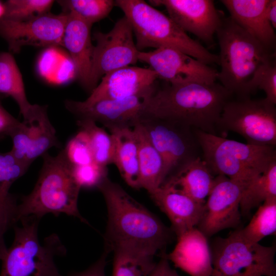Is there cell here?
Returning <instances> with one entry per match:
<instances>
[{
  "instance_id": "6da1fadb",
  "label": "cell",
  "mask_w": 276,
  "mask_h": 276,
  "mask_svg": "<svg viewBox=\"0 0 276 276\" xmlns=\"http://www.w3.org/2000/svg\"><path fill=\"white\" fill-rule=\"evenodd\" d=\"M107 206L104 251L125 250L154 257L165 251L173 232L108 177L98 187Z\"/></svg>"
},
{
  "instance_id": "7a4b0ae2",
  "label": "cell",
  "mask_w": 276,
  "mask_h": 276,
  "mask_svg": "<svg viewBox=\"0 0 276 276\" xmlns=\"http://www.w3.org/2000/svg\"><path fill=\"white\" fill-rule=\"evenodd\" d=\"M233 95L220 83L169 84L156 88L141 118H155L216 134L222 109Z\"/></svg>"
},
{
  "instance_id": "3957f363",
  "label": "cell",
  "mask_w": 276,
  "mask_h": 276,
  "mask_svg": "<svg viewBox=\"0 0 276 276\" xmlns=\"http://www.w3.org/2000/svg\"><path fill=\"white\" fill-rule=\"evenodd\" d=\"M42 157V167L34 189L17 204L16 222L27 216L41 219L47 214L56 216L65 214L87 224L78 208L81 188L74 177L72 166L63 150L55 156L46 153Z\"/></svg>"
},
{
  "instance_id": "277c9868",
  "label": "cell",
  "mask_w": 276,
  "mask_h": 276,
  "mask_svg": "<svg viewBox=\"0 0 276 276\" xmlns=\"http://www.w3.org/2000/svg\"><path fill=\"white\" fill-rule=\"evenodd\" d=\"M220 53L217 80L237 98L250 97L248 86L259 67L273 58L271 52L230 17L221 19L216 31Z\"/></svg>"
},
{
  "instance_id": "5b68a950",
  "label": "cell",
  "mask_w": 276,
  "mask_h": 276,
  "mask_svg": "<svg viewBox=\"0 0 276 276\" xmlns=\"http://www.w3.org/2000/svg\"><path fill=\"white\" fill-rule=\"evenodd\" d=\"M116 6L124 12L141 52L148 48H173L206 64H219L218 55L212 54L193 39L169 16L143 0H117Z\"/></svg>"
},
{
  "instance_id": "8992f818",
  "label": "cell",
  "mask_w": 276,
  "mask_h": 276,
  "mask_svg": "<svg viewBox=\"0 0 276 276\" xmlns=\"http://www.w3.org/2000/svg\"><path fill=\"white\" fill-rule=\"evenodd\" d=\"M202 159L213 174L248 183L276 160L273 146L243 143L193 129Z\"/></svg>"
},
{
  "instance_id": "52a82bcc",
  "label": "cell",
  "mask_w": 276,
  "mask_h": 276,
  "mask_svg": "<svg viewBox=\"0 0 276 276\" xmlns=\"http://www.w3.org/2000/svg\"><path fill=\"white\" fill-rule=\"evenodd\" d=\"M40 219L30 216L15 225L14 238L2 260L0 276H62L54 257L63 256L66 249L59 236L53 233L42 243L38 237Z\"/></svg>"
},
{
  "instance_id": "ba28073f",
  "label": "cell",
  "mask_w": 276,
  "mask_h": 276,
  "mask_svg": "<svg viewBox=\"0 0 276 276\" xmlns=\"http://www.w3.org/2000/svg\"><path fill=\"white\" fill-rule=\"evenodd\" d=\"M210 247V276H276L275 246L248 242L240 228L226 238H215Z\"/></svg>"
},
{
  "instance_id": "9c48e42d",
  "label": "cell",
  "mask_w": 276,
  "mask_h": 276,
  "mask_svg": "<svg viewBox=\"0 0 276 276\" xmlns=\"http://www.w3.org/2000/svg\"><path fill=\"white\" fill-rule=\"evenodd\" d=\"M217 129L237 133L248 144L275 147V105L265 98L231 99L223 107Z\"/></svg>"
},
{
  "instance_id": "30bf717a",
  "label": "cell",
  "mask_w": 276,
  "mask_h": 276,
  "mask_svg": "<svg viewBox=\"0 0 276 276\" xmlns=\"http://www.w3.org/2000/svg\"><path fill=\"white\" fill-rule=\"evenodd\" d=\"M131 26L124 16L107 33L97 31L94 34V45L89 77L91 92L99 80L114 70L134 64L140 51L133 40Z\"/></svg>"
},
{
  "instance_id": "8fae6325",
  "label": "cell",
  "mask_w": 276,
  "mask_h": 276,
  "mask_svg": "<svg viewBox=\"0 0 276 276\" xmlns=\"http://www.w3.org/2000/svg\"><path fill=\"white\" fill-rule=\"evenodd\" d=\"M139 122L162 156L167 177L173 170L200 157L198 150L201 149L193 128L155 118H143Z\"/></svg>"
},
{
  "instance_id": "7c38bea8",
  "label": "cell",
  "mask_w": 276,
  "mask_h": 276,
  "mask_svg": "<svg viewBox=\"0 0 276 276\" xmlns=\"http://www.w3.org/2000/svg\"><path fill=\"white\" fill-rule=\"evenodd\" d=\"M138 60L148 64L158 78L171 85L212 84L217 80L218 72L215 69L171 48L162 47L149 52H139Z\"/></svg>"
},
{
  "instance_id": "4fadbf2b",
  "label": "cell",
  "mask_w": 276,
  "mask_h": 276,
  "mask_svg": "<svg viewBox=\"0 0 276 276\" xmlns=\"http://www.w3.org/2000/svg\"><path fill=\"white\" fill-rule=\"evenodd\" d=\"M248 183L218 175L204 205L197 228L206 237L238 226L241 221L240 202Z\"/></svg>"
},
{
  "instance_id": "5bb4252c",
  "label": "cell",
  "mask_w": 276,
  "mask_h": 276,
  "mask_svg": "<svg viewBox=\"0 0 276 276\" xmlns=\"http://www.w3.org/2000/svg\"><path fill=\"white\" fill-rule=\"evenodd\" d=\"M67 13H48L24 21L0 19V36L9 50L18 53L26 45L36 47L63 46Z\"/></svg>"
},
{
  "instance_id": "9a60e30c",
  "label": "cell",
  "mask_w": 276,
  "mask_h": 276,
  "mask_svg": "<svg viewBox=\"0 0 276 276\" xmlns=\"http://www.w3.org/2000/svg\"><path fill=\"white\" fill-rule=\"evenodd\" d=\"M156 89L154 85L131 97L104 99L90 104L83 101L67 100L65 106L79 119H88L102 123L108 129L133 127L140 121L144 107Z\"/></svg>"
},
{
  "instance_id": "2e32d148",
  "label": "cell",
  "mask_w": 276,
  "mask_h": 276,
  "mask_svg": "<svg viewBox=\"0 0 276 276\" xmlns=\"http://www.w3.org/2000/svg\"><path fill=\"white\" fill-rule=\"evenodd\" d=\"M153 5L165 7L169 16L185 32L207 44L212 43L221 15L211 0H155Z\"/></svg>"
},
{
  "instance_id": "e0dca14e",
  "label": "cell",
  "mask_w": 276,
  "mask_h": 276,
  "mask_svg": "<svg viewBox=\"0 0 276 276\" xmlns=\"http://www.w3.org/2000/svg\"><path fill=\"white\" fill-rule=\"evenodd\" d=\"M150 195L155 204L169 218L171 228L177 238L197 226L204 204L195 200L169 179H166Z\"/></svg>"
},
{
  "instance_id": "ac0fdd59",
  "label": "cell",
  "mask_w": 276,
  "mask_h": 276,
  "mask_svg": "<svg viewBox=\"0 0 276 276\" xmlns=\"http://www.w3.org/2000/svg\"><path fill=\"white\" fill-rule=\"evenodd\" d=\"M157 78V74L151 68L130 66L121 68L104 75L83 102L90 104L101 100L131 97L155 85Z\"/></svg>"
},
{
  "instance_id": "d6986e66",
  "label": "cell",
  "mask_w": 276,
  "mask_h": 276,
  "mask_svg": "<svg viewBox=\"0 0 276 276\" xmlns=\"http://www.w3.org/2000/svg\"><path fill=\"white\" fill-rule=\"evenodd\" d=\"M66 13L67 20L63 47L70 53L75 77L85 89L90 91L89 77L94 48L90 34L92 25L72 12Z\"/></svg>"
},
{
  "instance_id": "ffe728a7",
  "label": "cell",
  "mask_w": 276,
  "mask_h": 276,
  "mask_svg": "<svg viewBox=\"0 0 276 276\" xmlns=\"http://www.w3.org/2000/svg\"><path fill=\"white\" fill-rule=\"evenodd\" d=\"M269 0H221L230 17L269 51L275 53L276 36L266 16Z\"/></svg>"
},
{
  "instance_id": "44dd1931",
  "label": "cell",
  "mask_w": 276,
  "mask_h": 276,
  "mask_svg": "<svg viewBox=\"0 0 276 276\" xmlns=\"http://www.w3.org/2000/svg\"><path fill=\"white\" fill-rule=\"evenodd\" d=\"M177 238L173 250L166 254L167 259L191 276H210L212 265L207 238L194 227Z\"/></svg>"
},
{
  "instance_id": "7402d4cb",
  "label": "cell",
  "mask_w": 276,
  "mask_h": 276,
  "mask_svg": "<svg viewBox=\"0 0 276 276\" xmlns=\"http://www.w3.org/2000/svg\"><path fill=\"white\" fill-rule=\"evenodd\" d=\"M20 130L28 148L26 162L29 166L38 157L42 156L51 148L58 145L45 105L34 104L29 114L21 122Z\"/></svg>"
},
{
  "instance_id": "603a6c76",
  "label": "cell",
  "mask_w": 276,
  "mask_h": 276,
  "mask_svg": "<svg viewBox=\"0 0 276 276\" xmlns=\"http://www.w3.org/2000/svg\"><path fill=\"white\" fill-rule=\"evenodd\" d=\"M108 129L113 142L112 163L128 186L134 189H141L139 148L133 127H115Z\"/></svg>"
},
{
  "instance_id": "cb8c5ba5",
  "label": "cell",
  "mask_w": 276,
  "mask_h": 276,
  "mask_svg": "<svg viewBox=\"0 0 276 276\" xmlns=\"http://www.w3.org/2000/svg\"><path fill=\"white\" fill-rule=\"evenodd\" d=\"M133 128L136 134L139 152L140 188L151 194L167 178L163 159L150 141L146 131L139 122Z\"/></svg>"
},
{
  "instance_id": "d4e9b609",
  "label": "cell",
  "mask_w": 276,
  "mask_h": 276,
  "mask_svg": "<svg viewBox=\"0 0 276 276\" xmlns=\"http://www.w3.org/2000/svg\"><path fill=\"white\" fill-rule=\"evenodd\" d=\"M196 201L205 204L214 184L215 177L201 157L182 166L167 178Z\"/></svg>"
},
{
  "instance_id": "484cf974",
  "label": "cell",
  "mask_w": 276,
  "mask_h": 276,
  "mask_svg": "<svg viewBox=\"0 0 276 276\" xmlns=\"http://www.w3.org/2000/svg\"><path fill=\"white\" fill-rule=\"evenodd\" d=\"M0 93L14 100L24 119L33 107L27 99L20 71L14 57L9 52L0 53Z\"/></svg>"
},
{
  "instance_id": "4316f807",
  "label": "cell",
  "mask_w": 276,
  "mask_h": 276,
  "mask_svg": "<svg viewBox=\"0 0 276 276\" xmlns=\"http://www.w3.org/2000/svg\"><path fill=\"white\" fill-rule=\"evenodd\" d=\"M276 198V160L262 173L250 181L245 187L240 202L241 216L249 214L252 209L264 201Z\"/></svg>"
},
{
  "instance_id": "83f0119b",
  "label": "cell",
  "mask_w": 276,
  "mask_h": 276,
  "mask_svg": "<svg viewBox=\"0 0 276 276\" xmlns=\"http://www.w3.org/2000/svg\"><path fill=\"white\" fill-rule=\"evenodd\" d=\"M28 167L12 153L0 152V213L10 211L16 203L9 192L12 184L27 172Z\"/></svg>"
},
{
  "instance_id": "f1b7e54d",
  "label": "cell",
  "mask_w": 276,
  "mask_h": 276,
  "mask_svg": "<svg viewBox=\"0 0 276 276\" xmlns=\"http://www.w3.org/2000/svg\"><path fill=\"white\" fill-rule=\"evenodd\" d=\"M242 237L247 242L258 243L262 239L275 234L276 198L264 201L258 206L248 224L240 228Z\"/></svg>"
},
{
  "instance_id": "f546056e",
  "label": "cell",
  "mask_w": 276,
  "mask_h": 276,
  "mask_svg": "<svg viewBox=\"0 0 276 276\" xmlns=\"http://www.w3.org/2000/svg\"><path fill=\"white\" fill-rule=\"evenodd\" d=\"M77 124L88 137L94 162L105 167L112 164L113 142L111 134L90 120L79 119Z\"/></svg>"
},
{
  "instance_id": "4dcf8cb0",
  "label": "cell",
  "mask_w": 276,
  "mask_h": 276,
  "mask_svg": "<svg viewBox=\"0 0 276 276\" xmlns=\"http://www.w3.org/2000/svg\"><path fill=\"white\" fill-rule=\"evenodd\" d=\"M113 252L112 276H149L156 264L153 257L125 250Z\"/></svg>"
},
{
  "instance_id": "1f68e13d",
  "label": "cell",
  "mask_w": 276,
  "mask_h": 276,
  "mask_svg": "<svg viewBox=\"0 0 276 276\" xmlns=\"http://www.w3.org/2000/svg\"><path fill=\"white\" fill-rule=\"evenodd\" d=\"M65 10L72 12L93 25L105 18L115 4L112 0H64L58 1Z\"/></svg>"
},
{
  "instance_id": "d6a6232c",
  "label": "cell",
  "mask_w": 276,
  "mask_h": 276,
  "mask_svg": "<svg viewBox=\"0 0 276 276\" xmlns=\"http://www.w3.org/2000/svg\"><path fill=\"white\" fill-rule=\"evenodd\" d=\"M54 1L52 0H8L4 4L2 18L24 21L50 13Z\"/></svg>"
},
{
  "instance_id": "836d02e7",
  "label": "cell",
  "mask_w": 276,
  "mask_h": 276,
  "mask_svg": "<svg viewBox=\"0 0 276 276\" xmlns=\"http://www.w3.org/2000/svg\"><path fill=\"white\" fill-rule=\"evenodd\" d=\"M262 89L265 98L271 103L276 104V63L272 58L261 65L255 73L249 83V96L257 89Z\"/></svg>"
},
{
  "instance_id": "e575fe53",
  "label": "cell",
  "mask_w": 276,
  "mask_h": 276,
  "mask_svg": "<svg viewBox=\"0 0 276 276\" xmlns=\"http://www.w3.org/2000/svg\"><path fill=\"white\" fill-rule=\"evenodd\" d=\"M63 150L67 160L73 166L84 165L94 162L88 137L83 130H80L68 142Z\"/></svg>"
},
{
  "instance_id": "d590c367",
  "label": "cell",
  "mask_w": 276,
  "mask_h": 276,
  "mask_svg": "<svg viewBox=\"0 0 276 276\" xmlns=\"http://www.w3.org/2000/svg\"><path fill=\"white\" fill-rule=\"evenodd\" d=\"M72 173L81 188H98L108 177L107 167L95 162L81 166H72Z\"/></svg>"
},
{
  "instance_id": "8d00e7d4",
  "label": "cell",
  "mask_w": 276,
  "mask_h": 276,
  "mask_svg": "<svg viewBox=\"0 0 276 276\" xmlns=\"http://www.w3.org/2000/svg\"><path fill=\"white\" fill-rule=\"evenodd\" d=\"M107 255L104 251L100 258L87 269L80 272H72L67 276H106L105 267Z\"/></svg>"
},
{
  "instance_id": "74e56055",
  "label": "cell",
  "mask_w": 276,
  "mask_h": 276,
  "mask_svg": "<svg viewBox=\"0 0 276 276\" xmlns=\"http://www.w3.org/2000/svg\"><path fill=\"white\" fill-rule=\"evenodd\" d=\"M20 123L9 113L0 103V134L8 135Z\"/></svg>"
},
{
  "instance_id": "f35d334b",
  "label": "cell",
  "mask_w": 276,
  "mask_h": 276,
  "mask_svg": "<svg viewBox=\"0 0 276 276\" xmlns=\"http://www.w3.org/2000/svg\"><path fill=\"white\" fill-rule=\"evenodd\" d=\"M166 251L160 254V259L156 263L149 276H180L172 269L166 257Z\"/></svg>"
},
{
  "instance_id": "ab89813d",
  "label": "cell",
  "mask_w": 276,
  "mask_h": 276,
  "mask_svg": "<svg viewBox=\"0 0 276 276\" xmlns=\"http://www.w3.org/2000/svg\"><path fill=\"white\" fill-rule=\"evenodd\" d=\"M268 20L274 29L276 28V1L269 0L266 8Z\"/></svg>"
},
{
  "instance_id": "60d3db41",
  "label": "cell",
  "mask_w": 276,
  "mask_h": 276,
  "mask_svg": "<svg viewBox=\"0 0 276 276\" xmlns=\"http://www.w3.org/2000/svg\"><path fill=\"white\" fill-rule=\"evenodd\" d=\"M5 13L4 4L0 1V19L2 18Z\"/></svg>"
},
{
  "instance_id": "b9f144b4",
  "label": "cell",
  "mask_w": 276,
  "mask_h": 276,
  "mask_svg": "<svg viewBox=\"0 0 276 276\" xmlns=\"http://www.w3.org/2000/svg\"><path fill=\"white\" fill-rule=\"evenodd\" d=\"M258 276H260V275H258Z\"/></svg>"
}]
</instances>
